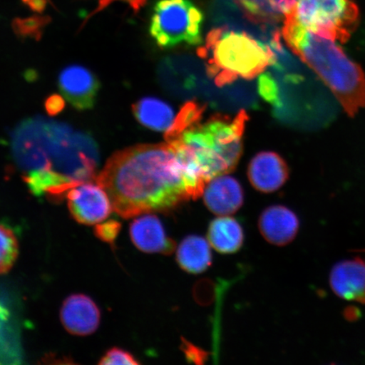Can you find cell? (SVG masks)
<instances>
[{
    "label": "cell",
    "instance_id": "obj_1",
    "mask_svg": "<svg viewBox=\"0 0 365 365\" xmlns=\"http://www.w3.org/2000/svg\"><path fill=\"white\" fill-rule=\"evenodd\" d=\"M123 218L168 213L192 200L185 168L170 145L145 144L120 150L96 177Z\"/></svg>",
    "mask_w": 365,
    "mask_h": 365
},
{
    "label": "cell",
    "instance_id": "obj_2",
    "mask_svg": "<svg viewBox=\"0 0 365 365\" xmlns=\"http://www.w3.org/2000/svg\"><path fill=\"white\" fill-rule=\"evenodd\" d=\"M14 161L23 172L48 171L68 191L82 182L93 181L99 152L93 137L63 123L42 117L27 118L11 136Z\"/></svg>",
    "mask_w": 365,
    "mask_h": 365
},
{
    "label": "cell",
    "instance_id": "obj_3",
    "mask_svg": "<svg viewBox=\"0 0 365 365\" xmlns=\"http://www.w3.org/2000/svg\"><path fill=\"white\" fill-rule=\"evenodd\" d=\"M282 35L289 47L321 77L349 115L365 107V76L336 41L312 33L287 15Z\"/></svg>",
    "mask_w": 365,
    "mask_h": 365
},
{
    "label": "cell",
    "instance_id": "obj_4",
    "mask_svg": "<svg viewBox=\"0 0 365 365\" xmlns=\"http://www.w3.org/2000/svg\"><path fill=\"white\" fill-rule=\"evenodd\" d=\"M249 117L241 110L235 118L216 114L186 128L168 144L190 160L209 182L235 170L243 153V135Z\"/></svg>",
    "mask_w": 365,
    "mask_h": 365
},
{
    "label": "cell",
    "instance_id": "obj_5",
    "mask_svg": "<svg viewBox=\"0 0 365 365\" xmlns=\"http://www.w3.org/2000/svg\"><path fill=\"white\" fill-rule=\"evenodd\" d=\"M198 54L217 86L231 84L240 78L253 80L276 63L272 48L245 31L226 27L210 31Z\"/></svg>",
    "mask_w": 365,
    "mask_h": 365
},
{
    "label": "cell",
    "instance_id": "obj_6",
    "mask_svg": "<svg viewBox=\"0 0 365 365\" xmlns=\"http://www.w3.org/2000/svg\"><path fill=\"white\" fill-rule=\"evenodd\" d=\"M203 13L190 0H159L155 4L150 34L158 47L172 48L202 43Z\"/></svg>",
    "mask_w": 365,
    "mask_h": 365
},
{
    "label": "cell",
    "instance_id": "obj_7",
    "mask_svg": "<svg viewBox=\"0 0 365 365\" xmlns=\"http://www.w3.org/2000/svg\"><path fill=\"white\" fill-rule=\"evenodd\" d=\"M289 15L314 34L345 43L358 26L359 12L351 0H299Z\"/></svg>",
    "mask_w": 365,
    "mask_h": 365
},
{
    "label": "cell",
    "instance_id": "obj_8",
    "mask_svg": "<svg viewBox=\"0 0 365 365\" xmlns=\"http://www.w3.org/2000/svg\"><path fill=\"white\" fill-rule=\"evenodd\" d=\"M68 207L81 225H93L104 222L113 208L109 195L96 182L88 181L73 187L66 194Z\"/></svg>",
    "mask_w": 365,
    "mask_h": 365
},
{
    "label": "cell",
    "instance_id": "obj_9",
    "mask_svg": "<svg viewBox=\"0 0 365 365\" xmlns=\"http://www.w3.org/2000/svg\"><path fill=\"white\" fill-rule=\"evenodd\" d=\"M58 88L73 107L86 110L93 108L100 83L88 68L73 65L63 68L59 74Z\"/></svg>",
    "mask_w": 365,
    "mask_h": 365
},
{
    "label": "cell",
    "instance_id": "obj_10",
    "mask_svg": "<svg viewBox=\"0 0 365 365\" xmlns=\"http://www.w3.org/2000/svg\"><path fill=\"white\" fill-rule=\"evenodd\" d=\"M61 319L68 332L76 336H88L97 331L101 313L90 297L72 294L63 301Z\"/></svg>",
    "mask_w": 365,
    "mask_h": 365
},
{
    "label": "cell",
    "instance_id": "obj_11",
    "mask_svg": "<svg viewBox=\"0 0 365 365\" xmlns=\"http://www.w3.org/2000/svg\"><path fill=\"white\" fill-rule=\"evenodd\" d=\"M289 177V167L284 158L276 153H259L251 159L249 164L250 184L262 193H272L279 190Z\"/></svg>",
    "mask_w": 365,
    "mask_h": 365
},
{
    "label": "cell",
    "instance_id": "obj_12",
    "mask_svg": "<svg viewBox=\"0 0 365 365\" xmlns=\"http://www.w3.org/2000/svg\"><path fill=\"white\" fill-rule=\"evenodd\" d=\"M130 235L135 247L145 253L168 255L176 248L175 242L167 235L162 222L153 213L135 218Z\"/></svg>",
    "mask_w": 365,
    "mask_h": 365
},
{
    "label": "cell",
    "instance_id": "obj_13",
    "mask_svg": "<svg viewBox=\"0 0 365 365\" xmlns=\"http://www.w3.org/2000/svg\"><path fill=\"white\" fill-rule=\"evenodd\" d=\"M203 199L210 212L219 217L230 216L243 205L244 190L235 178L221 175L205 186Z\"/></svg>",
    "mask_w": 365,
    "mask_h": 365
},
{
    "label": "cell",
    "instance_id": "obj_14",
    "mask_svg": "<svg viewBox=\"0 0 365 365\" xmlns=\"http://www.w3.org/2000/svg\"><path fill=\"white\" fill-rule=\"evenodd\" d=\"M258 227L268 243L285 246L296 238L299 221L290 209L284 205H272L259 216Z\"/></svg>",
    "mask_w": 365,
    "mask_h": 365
},
{
    "label": "cell",
    "instance_id": "obj_15",
    "mask_svg": "<svg viewBox=\"0 0 365 365\" xmlns=\"http://www.w3.org/2000/svg\"><path fill=\"white\" fill-rule=\"evenodd\" d=\"M330 285L339 298L365 304V259L336 264L331 272Z\"/></svg>",
    "mask_w": 365,
    "mask_h": 365
},
{
    "label": "cell",
    "instance_id": "obj_16",
    "mask_svg": "<svg viewBox=\"0 0 365 365\" xmlns=\"http://www.w3.org/2000/svg\"><path fill=\"white\" fill-rule=\"evenodd\" d=\"M207 240L212 248L221 254H235L244 245L243 227L234 217L221 216L210 222Z\"/></svg>",
    "mask_w": 365,
    "mask_h": 365
},
{
    "label": "cell",
    "instance_id": "obj_17",
    "mask_svg": "<svg viewBox=\"0 0 365 365\" xmlns=\"http://www.w3.org/2000/svg\"><path fill=\"white\" fill-rule=\"evenodd\" d=\"M176 261L186 272L200 274L207 271L212 263L208 242L197 235L186 237L177 249Z\"/></svg>",
    "mask_w": 365,
    "mask_h": 365
},
{
    "label": "cell",
    "instance_id": "obj_18",
    "mask_svg": "<svg viewBox=\"0 0 365 365\" xmlns=\"http://www.w3.org/2000/svg\"><path fill=\"white\" fill-rule=\"evenodd\" d=\"M248 19L255 23L274 24L284 21L299 0H235Z\"/></svg>",
    "mask_w": 365,
    "mask_h": 365
},
{
    "label": "cell",
    "instance_id": "obj_19",
    "mask_svg": "<svg viewBox=\"0 0 365 365\" xmlns=\"http://www.w3.org/2000/svg\"><path fill=\"white\" fill-rule=\"evenodd\" d=\"M136 120L148 129L167 131L175 121L170 105L157 98H143L133 105Z\"/></svg>",
    "mask_w": 365,
    "mask_h": 365
},
{
    "label": "cell",
    "instance_id": "obj_20",
    "mask_svg": "<svg viewBox=\"0 0 365 365\" xmlns=\"http://www.w3.org/2000/svg\"><path fill=\"white\" fill-rule=\"evenodd\" d=\"M205 107L195 102L187 103L175 118L172 126L166 131L165 140L170 141L190 125L202 120Z\"/></svg>",
    "mask_w": 365,
    "mask_h": 365
},
{
    "label": "cell",
    "instance_id": "obj_21",
    "mask_svg": "<svg viewBox=\"0 0 365 365\" xmlns=\"http://www.w3.org/2000/svg\"><path fill=\"white\" fill-rule=\"evenodd\" d=\"M19 254V245L15 232L0 225V275L11 270Z\"/></svg>",
    "mask_w": 365,
    "mask_h": 365
},
{
    "label": "cell",
    "instance_id": "obj_22",
    "mask_svg": "<svg viewBox=\"0 0 365 365\" xmlns=\"http://www.w3.org/2000/svg\"><path fill=\"white\" fill-rule=\"evenodd\" d=\"M259 93L264 101L277 108L282 107L279 88L277 82L270 74H262L259 78Z\"/></svg>",
    "mask_w": 365,
    "mask_h": 365
},
{
    "label": "cell",
    "instance_id": "obj_23",
    "mask_svg": "<svg viewBox=\"0 0 365 365\" xmlns=\"http://www.w3.org/2000/svg\"><path fill=\"white\" fill-rule=\"evenodd\" d=\"M121 230V223L116 220H108L98 223L95 227V235L105 243L113 245Z\"/></svg>",
    "mask_w": 365,
    "mask_h": 365
},
{
    "label": "cell",
    "instance_id": "obj_24",
    "mask_svg": "<svg viewBox=\"0 0 365 365\" xmlns=\"http://www.w3.org/2000/svg\"><path fill=\"white\" fill-rule=\"evenodd\" d=\"M47 17H31L29 19L16 21L15 29L22 36L40 35L41 29L47 24Z\"/></svg>",
    "mask_w": 365,
    "mask_h": 365
},
{
    "label": "cell",
    "instance_id": "obj_25",
    "mask_svg": "<svg viewBox=\"0 0 365 365\" xmlns=\"http://www.w3.org/2000/svg\"><path fill=\"white\" fill-rule=\"evenodd\" d=\"M99 364H140L133 355L121 349L113 348L108 350L100 360Z\"/></svg>",
    "mask_w": 365,
    "mask_h": 365
},
{
    "label": "cell",
    "instance_id": "obj_26",
    "mask_svg": "<svg viewBox=\"0 0 365 365\" xmlns=\"http://www.w3.org/2000/svg\"><path fill=\"white\" fill-rule=\"evenodd\" d=\"M9 321H10V312L0 304V359H7V341L6 332Z\"/></svg>",
    "mask_w": 365,
    "mask_h": 365
},
{
    "label": "cell",
    "instance_id": "obj_27",
    "mask_svg": "<svg viewBox=\"0 0 365 365\" xmlns=\"http://www.w3.org/2000/svg\"><path fill=\"white\" fill-rule=\"evenodd\" d=\"M66 104L61 96L52 95L46 100L45 108L46 110L50 115H56L65 108Z\"/></svg>",
    "mask_w": 365,
    "mask_h": 365
},
{
    "label": "cell",
    "instance_id": "obj_28",
    "mask_svg": "<svg viewBox=\"0 0 365 365\" xmlns=\"http://www.w3.org/2000/svg\"><path fill=\"white\" fill-rule=\"evenodd\" d=\"M113 1H115V0H99L97 11L95 12H98L103 10L104 8L108 6L109 4ZM121 1L127 3L131 8H133L135 11H137L140 10V7L144 6V4L145 1H147V0H121Z\"/></svg>",
    "mask_w": 365,
    "mask_h": 365
},
{
    "label": "cell",
    "instance_id": "obj_29",
    "mask_svg": "<svg viewBox=\"0 0 365 365\" xmlns=\"http://www.w3.org/2000/svg\"><path fill=\"white\" fill-rule=\"evenodd\" d=\"M31 10L36 12L43 11L47 6V0H22Z\"/></svg>",
    "mask_w": 365,
    "mask_h": 365
},
{
    "label": "cell",
    "instance_id": "obj_30",
    "mask_svg": "<svg viewBox=\"0 0 365 365\" xmlns=\"http://www.w3.org/2000/svg\"><path fill=\"white\" fill-rule=\"evenodd\" d=\"M359 251H363V252H365V250H359Z\"/></svg>",
    "mask_w": 365,
    "mask_h": 365
}]
</instances>
